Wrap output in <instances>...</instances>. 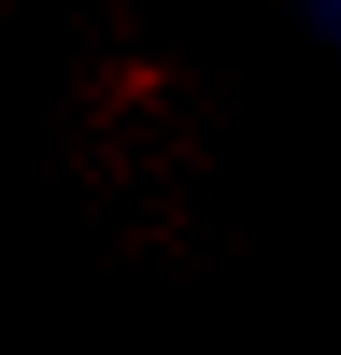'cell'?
<instances>
[{"mask_svg": "<svg viewBox=\"0 0 341 355\" xmlns=\"http://www.w3.org/2000/svg\"><path fill=\"white\" fill-rule=\"evenodd\" d=\"M306 8H313V21H320V28H327V36L341 43V0H306Z\"/></svg>", "mask_w": 341, "mask_h": 355, "instance_id": "6da1fadb", "label": "cell"}]
</instances>
